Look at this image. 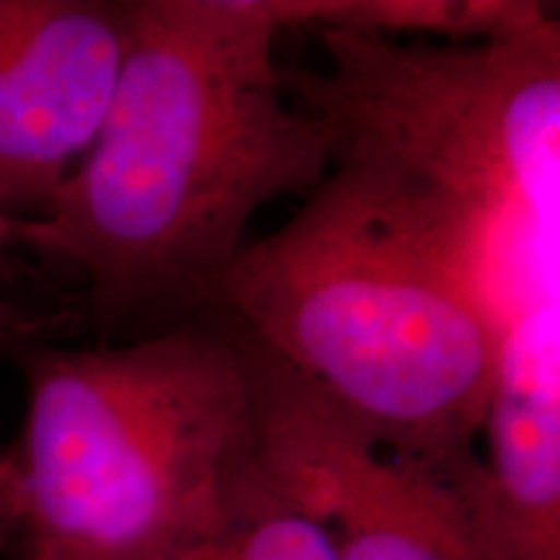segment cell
<instances>
[{"label":"cell","mask_w":560,"mask_h":560,"mask_svg":"<svg viewBox=\"0 0 560 560\" xmlns=\"http://www.w3.org/2000/svg\"><path fill=\"white\" fill-rule=\"evenodd\" d=\"M11 223H13L11 215L5 213L3 208H0V255H3L5 244H9V242L13 240V234H11Z\"/></svg>","instance_id":"cell-11"},{"label":"cell","mask_w":560,"mask_h":560,"mask_svg":"<svg viewBox=\"0 0 560 560\" xmlns=\"http://www.w3.org/2000/svg\"><path fill=\"white\" fill-rule=\"evenodd\" d=\"M128 45V0H0V208L45 210L86 156Z\"/></svg>","instance_id":"cell-6"},{"label":"cell","mask_w":560,"mask_h":560,"mask_svg":"<svg viewBox=\"0 0 560 560\" xmlns=\"http://www.w3.org/2000/svg\"><path fill=\"white\" fill-rule=\"evenodd\" d=\"M280 30L249 0H128V45L94 143L13 240L81 270L94 310L198 304L257 213L314 192L327 138L283 86Z\"/></svg>","instance_id":"cell-1"},{"label":"cell","mask_w":560,"mask_h":560,"mask_svg":"<svg viewBox=\"0 0 560 560\" xmlns=\"http://www.w3.org/2000/svg\"><path fill=\"white\" fill-rule=\"evenodd\" d=\"M322 70H283L330 151L322 192L506 327L558 289L560 26L490 42L314 30Z\"/></svg>","instance_id":"cell-2"},{"label":"cell","mask_w":560,"mask_h":560,"mask_svg":"<svg viewBox=\"0 0 560 560\" xmlns=\"http://www.w3.org/2000/svg\"><path fill=\"white\" fill-rule=\"evenodd\" d=\"M21 486L11 452L0 450V552L9 550L19 535Z\"/></svg>","instance_id":"cell-10"},{"label":"cell","mask_w":560,"mask_h":560,"mask_svg":"<svg viewBox=\"0 0 560 560\" xmlns=\"http://www.w3.org/2000/svg\"><path fill=\"white\" fill-rule=\"evenodd\" d=\"M185 560H338V550L325 524L268 467L240 514Z\"/></svg>","instance_id":"cell-9"},{"label":"cell","mask_w":560,"mask_h":560,"mask_svg":"<svg viewBox=\"0 0 560 560\" xmlns=\"http://www.w3.org/2000/svg\"><path fill=\"white\" fill-rule=\"evenodd\" d=\"M265 459L338 560H490L436 475L376 450L330 397L265 353Z\"/></svg>","instance_id":"cell-5"},{"label":"cell","mask_w":560,"mask_h":560,"mask_svg":"<svg viewBox=\"0 0 560 560\" xmlns=\"http://www.w3.org/2000/svg\"><path fill=\"white\" fill-rule=\"evenodd\" d=\"M195 306L319 387L384 454L444 482L480 459L506 327L319 187Z\"/></svg>","instance_id":"cell-4"},{"label":"cell","mask_w":560,"mask_h":560,"mask_svg":"<svg viewBox=\"0 0 560 560\" xmlns=\"http://www.w3.org/2000/svg\"><path fill=\"white\" fill-rule=\"evenodd\" d=\"M13 325H16V319H13V312L9 306L0 304V342L9 338V332L13 330Z\"/></svg>","instance_id":"cell-12"},{"label":"cell","mask_w":560,"mask_h":560,"mask_svg":"<svg viewBox=\"0 0 560 560\" xmlns=\"http://www.w3.org/2000/svg\"><path fill=\"white\" fill-rule=\"evenodd\" d=\"M21 369V560H185L268 475L265 359L231 319Z\"/></svg>","instance_id":"cell-3"},{"label":"cell","mask_w":560,"mask_h":560,"mask_svg":"<svg viewBox=\"0 0 560 560\" xmlns=\"http://www.w3.org/2000/svg\"><path fill=\"white\" fill-rule=\"evenodd\" d=\"M260 16L278 26L350 30L395 37L433 34L454 45L506 39L552 16L535 0H249Z\"/></svg>","instance_id":"cell-8"},{"label":"cell","mask_w":560,"mask_h":560,"mask_svg":"<svg viewBox=\"0 0 560 560\" xmlns=\"http://www.w3.org/2000/svg\"><path fill=\"white\" fill-rule=\"evenodd\" d=\"M558 289L506 322L480 436L488 457L444 482L490 560H560Z\"/></svg>","instance_id":"cell-7"}]
</instances>
